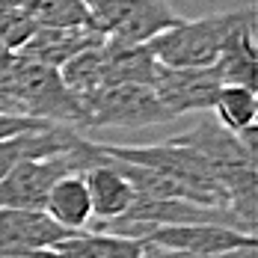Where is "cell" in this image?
<instances>
[{
	"mask_svg": "<svg viewBox=\"0 0 258 258\" xmlns=\"http://www.w3.org/2000/svg\"><path fill=\"white\" fill-rule=\"evenodd\" d=\"M0 110L72 125L78 131H86L89 122L86 101L62 83L59 69L36 62L18 51L0 56Z\"/></svg>",
	"mask_w": 258,
	"mask_h": 258,
	"instance_id": "obj_1",
	"label": "cell"
},
{
	"mask_svg": "<svg viewBox=\"0 0 258 258\" xmlns=\"http://www.w3.org/2000/svg\"><path fill=\"white\" fill-rule=\"evenodd\" d=\"M101 155L95 152L92 140L83 137L78 149L59 152L48 157H24L0 178V208H45V196L51 184L69 172H83Z\"/></svg>",
	"mask_w": 258,
	"mask_h": 258,
	"instance_id": "obj_2",
	"label": "cell"
},
{
	"mask_svg": "<svg viewBox=\"0 0 258 258\" xmlns=\"http://www.w3.org/2000/svg\"><path fill=\"white\" fill-rule=\"evenodd\" d=\"M234 18L232 12H217V15H205L196 21H184L178 18L172 27L160 30L146 42L149 53L155 56L160 66H172V69H199V66H214L226 30Z\"/></svg>",
	"mask_w": 258,
	"mask_h": 258,
	"instance_id": "obj_3",
	"label": "cell"
},
{
	"mask_svg": "<svg viewBox=\"0 0 258 258\" xmlns=\"http://www.w3.org/2000/svg\"><path fill=\"white\" fill-rule=\"evenodd\" d=\"M83 101H86V113H89L86 131L152 128V125H166L175 119L149 83H110Z\"/></svg>",
	"mask_w": 258,
	"mask_h": 258,
	"instance_id": "obj_4",
	"label": "cell"
},
{
	"mask_svg": "<svg viewBox=\"0 0 258 258\" xmlns=\"http://www.w3.org/2000/svg\"><path fill=\"white\" fill-rule=\"evenodd\" d=\"M86 9L95 33L131 45H146L181 18L166 0H86Z\"/></svg>",
	"mask_w": 258,
	"mask_h": 258,
	"instance_id": "obj_5",
	"label": "cell"
},
{
	"mask_svg": "<svg viewBox=\"0 0 258 258\" xmlns=\"http://www.w3.org/2000/svg\"><path fill=\"white\" fill-rule=\"evenodd\" d=\"M223 78L217 66H199V69H172L157 62V75L152 89L163 107L178 119L184 113H205L214 107Z\"/></svg>",
	"mask_w": 258,
	"mask_h": 258,
	"instance_id": "obj_6",
	"label": "cell"
},
{
	"mask_svg": "<svg viewBox=\"0 0 258 258\" xmlns=\"http://www.w3.org/2000/svg\"><path fill=\"white\" fill-rule=\"evenodd\" d=\"M217 72L223 83H240V86H258V51H255V6H243L234 9V18L223 48L217 56Z\"/></svg>",
	"mask_w": 258,
	"mask_h": 258,
	"instance_id": "obj_7",
	"label": "cell"
},
{
	"mask_svg": "<svg viewBox=\"0 0 258 258\" xmlns=\"http://www.w3.org/2000/svg\"><path fill=\"white\" fill-rule=\"evenodd\" d=\"M75 229L59 226L42 208H0V255L48 249Z\"/></svg>",
	"mask_w": 258,
	"mask_h": 258,
	"instance_id": "obj_8",
	"label": "cell"
},
{
	"mask_svg": "<svg viewBox=\"0 0 258 258\" xmlns=\"http://www.w3.org/2000/svg\"><path fill=\"white\" fill-rule=\"evenodd\" d=\"M146 243H155L166 252H220L243 243H258V237L217 223H181V226H157L146 237Z\"/></svg>",
	"mask_w": 258,
	"mask_h": 258,
	"instance_id": "obj_9",
	"label": "cell"
},
{
	"mask_svg": "<svg viewBox=\"0 0 258 258\" xmlns=\"http://www.w3.org/2000/svg\"><path fill=\"white\" fill-rule=\"evenodd\" d=\"M83 143V134L72 125H51L42 131H27L0 140V178L24 157H48L59 152H72Z\"/></svg>",
	"mask_w": 258,
	"mask_h": 258,
	"instance_id": "obj_10",
	"label": "cell"
},
{
	"mask_svg": "<svg viewBox=\"0 0 258 258\" xmlns=\"http://www.w3.org/2000/svg\"><path fill=\"white\" fill-rule=\"evenodd\" d=\"M101 39L104 36L95 33L92 27H36L33 36L21 45L18 53H24L36 62L59 69L66 59H72L75 53L98 45Z\"/></svg>",
	"mask_w": 258,
	"mask_h": 258,
	"instance_id": "obj_11",
	"label": "cell"
},
{
	"mask_svg": "<svg viewBox=\"0 0 258 258\" xmlns=\"http://www.w3.org/2000/svg\"><path fill=\"white\" fill-rule=\"evenodd\" d=\"M83 178H86V190H89V199H92V220H116V217L128 214L137 193L110 157L101 155L98 163L83 169Z\"/></svg>",
	"mask_w": 258,
	"mask_h": 258,
	"instance_id": "obj_12",
	"label": "cell"
},
{
	"mask_svg": "<svg viewBox=\"0 0 258 258\" xmlns=\"http://www.w3.org/2000/svg\"><path fill=\"white\" fill-rule=\"evenodd\" d=\"M56 258H140L146 252V240L125 237L113 232H95V229H80L66 234L51 246Z\"/></svg>",
	"mask_w": 258,
	"mask_h": 258,
	"instance_id": "obj_13",
	"label": "cell"
},
{
	"mask_svg": "<svg viewBox=\"0 0 258 258\" xmlns=\"http://www.w3.org/2000/svg\"><path fill=\"white\" fill-rule=\"evenodd\" d=\"M104 86L110 83H155L157 59L149 53L146 45H131L104 36Z\"/></svg>",
	"mask_w": 258,
	"mask_h": 258,
	"instance_id": "obj_14",
	"label": "cell"
},
{
	"mask_svg": "<svg viewBox=\"0 0 258 258\" xmlns=\"http://www.w3.org/2000/svg\"><path fill=\"white\" fill-rule=\"evenodd\" d=\"M42 211L66 229H75V232L86 229V223L92 220V199H89L83 172H69L53 181Z\"/></svg>",
	"mask_w": 258,
	"mask_h": 258,
	"instance_id": "obj_15",
	"label": "cell"
},
{
	"mask_svg": "<svg viewBox=\"0 0 258 258\" xmlns=\"http://www.w3.org/2000/svg\"><path fill=\"white\" fill-rule=\"evenodd\" d=\"M217 113V122L229 131H243L255 125L258 119V95L255 89L240 86V83H223L217 92V101L211 107Z\"/></svg>",
	"mask_w": 258,
	"mask_h": 258,
	"instance_id": "obj_16",
	"label": "cell"
},
{
	"mask_svg": "<svg viewBox=\"0 0 258 258\" xmlns=\"http://www.w3.org/2000/svg\"><path fill=\"white\" fill-rule=\"evenodd\" d=\"M36 27H89L86 0H18Z\"/></svg>",
	"mask_w": 258,
	"mask_h": 258,
	"instance_id": "obj_17",
	"label": "cell"
},
{
	"mask_svg": "<svg viewBox=\"0 0 258 258\" xmlns=\"http://www.w3.org/2000/svg\"><path fill=\"white\" fill-rule=\"evenodd\" d=\"M36 24L27 18L21 6H0V56L21 51L27 39L33 36Z\"/></svg>",
	"mask_w": 258,
	"mask_h": 258,
	"instance_id": "obj_18",
	"label": "cell"
},
{
	"mask_svg": "<svg viewBox=\"0 0 258 258\" xmlns=\"http://www.w3.org/2000/svg\"><path fill=\"white\" fill-rule=\"evenodd\" d=\"M51 125H56V122L36 119V116H24V113H3V110H0V140L15 137V134H27V131L51 128Z\"/></svg>",
	"mask_w": 258,
	"mask_h": 258,
	"instance_id": "obj_19",
	"label": "cell"
},
{
	"mask_svg": "<svg viewBox=\"0 0 258 258\" xmlns=\"http://www.w3.org/2000/svg\"><path fill=\"white\" fill-rule=\"evenodd\" d=\"M169 258H258V243H243L220 252H166Z\"/></svg>",
	"mask_w": 258,
	"mask_h": 258,
	"instance_id": "obj_20",
	"label": "cell"
},
{
	"mask_svg": "<svg viewBox=\"0 0 258 258\" xmlns=\"http://www.w3.org/2000/svg\"><path fill=\"white\" fill-rule=\"evenodd\" d=\"M0 258H56V252L48 246V249H24V252H9V255H0Z\"/></svg>",
	"mask_w": 258,
	"mask_h": 258,
	"instance_id": "obj_21",
	"label": "cell"
},
{
	"mask_svg": "<svg viewBox=\"0 0 258 258\" xmlns=\"http://www.w3.org/2000/svg\"><path fill=\"white\" fill-rule=\"evenodd\" d=\"M0 6H18V0H0Z\"/></svg>",
	"mask_w": 258,
	"mask_h": 258,
	"instance_id": "obj_22",
	"label": "cell"
},
{
	"mask_svg": "<svg viewBox=\"0 0 258 258\" xmlns=\"http://www.w3.org/2000/svg\"><path fill=\"white\" fill-rule=\"evenodd\" d=\"M155 249H157V258H169L166 255V249H160V246H155Z\"/></svg>",
	"mask_w": 258,
	"mask_h": 258,
	"instance_id": "obj_23",
	"label": "cell"
}]
</instances>
